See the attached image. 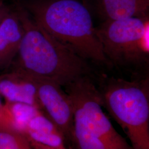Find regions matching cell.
<instances>
[{
    "label": "cell",
    "mask_w": 149,
    "mask_h": 149,
    "mask_svg": "<svg viewBox=\"0 0 149 149\" xmlns=\"http://www.w3.org/2000/svg\"><path fill=\"white\" fill-rule=\"evenodd\" d=\"M23 8L65 48L86 60L111 64L96 35L90 13L79 0H33Z\"/></svg>",
    "instance_id": "obj_1"
},
{
    "label": "cell",
    "mask_w": 149,
    "mask_h": 149,
    "mask_svg": "<svg viewBox=\"0 0 149 149\" xmlns=\"http://www.w3.org/2000/svg\"><path fill=\"white\" fill-rule=\"evenodd\" d=\"M24 34L10 69L54 80L62 86L90 76L87 61L65 48L37 24L22 7L17 8Z\"/></svg>",
    "instance_id": "obj_2"
},
{
    "label": "cell",
    "mask_w": 149,
    "mask_h": 149,
    "mask_svg": "<svg viewBox=\"0 0 149 149\" xmlns=\"http://www.w3.org/2000/svg\"><path fill=\"white\" fill-rule=\"evenodd\" d=\"M63 87L72 106L74 145L77 149H134L103 112L100 93L90 76Z\"/></svg>",
    "instance_id": "obj_3"
},
{
    "label": "cell",
    "mask_w": 149,
    "mask_h": 149,
    "mask_svg": "<svg viewBox=\"0 0 149 149\" xmlns=\"http://www.w3.org/2000/svg\"><path fill=\"white\" fill-rule=\"evenodd\" d=\"M95 83L102 107L122 128L134 149H149V79L128 81L102 76Z\"/></svg>",
    "instance_id": "obj_4"
},
{
    "label": "cell",
    "mask_w": 149,
    "mask_h": 149,
    "mask_svg": "<svg viewBox=\"0 0 149 149\" xmlns=\"http://www.w3.org/2000/svg\"><path fill=\"white\" fill-rule=\"evenodd\" d=\"M95 31L111 63H139L148 56V17L104 21Z\"/></svg>",
    "instance_id": "obj_5"
},
{
    "label": "cell",
    "mask_w": 149,
    "mask_h": 149,
    "mask_svg": "<svg viewBox=\"0 0 149 149\" xmlns=\"http://www.w3.org/2000/svg\"><path fill=\"white\" fill-rule=\"evenodd\" d=\"M25 74L36 87L41 111L63 134L66 144L74 145L73 109L63 87L55 81Z\"/></svg>",
    "instance_id": "obj_6"
},
{
    "label": "cell",
    "mask_w": 149,
    "mask_h": 149,
    "mask_svg": "<svg viewBox=\"0 0 149 149\" xmlns=\"http://www.w3.org/2000/svg\"><path fill=\"white\" fill-rule=\"evenodd\" d=\"M0 95L6 102L29 104L41 111L35 85L21 71L11 70L0 74Z\"/></svg>",
    "instance_id": "obj_7"
},
{
    "label": "cell",
    "mask_w": 149,
    "mask_h": 149,
    "mask_svg": "<svg viewBox=\"0 0 149 149\" xmlns=\"http://www.w3.org/2000/svg\"><path fill=\"white\" fill-rule=\"evenodd\" d=\"M23 34L18 12L11 8L0 25V71L10 69L18 52Z\"/></svg>",
    "instance_id": "obj_8"
},
{
    "label": "cell",
    "mask_w": 149,
    "mask_h": 149,
    "mask_svg": "<svg viewBox=\"0 0 149 149\" xmlns=\"http://www.w3.org/2000/svg\"><path fill=\"white\" fill-rule=\"evenodd\" d=\"M24 134L28 139L38 143L54 148L67 149L63 134L40 111L31 118Z\"/></svg>",
    "instance_id": "obj_9"
},
{
    "label": "cell",
    "mask_w": 149,
    "mask_h": 149,
    "mask_svg": "<svg viewBox=\"0 0 149 149\" xmlns=\"http://www.w3.org/2000/svg\"><path fill=\"white\" fill-rule=\"evenodd\" d=\"M105 21L148 17L149 0H98Z\"/></svg>",
    "instance_id": "obj_10"
},
{
    "label": "cell",
    "mask_w": 149,
    "mask_h": 149,
    "mask_svg": "<svg viewBox=\"0 0 149 149\" xmlns=\"http://www.w3.org/2000/svg\"><path fill=\"white\" fill-rule=\"evenodd\" d=\"M39 111L36 107L29 104L6 102L0 109V130L24 134L28 123Z\"/></svg>",
    "instance_id": "obj_11"
},
{
    "label": "cell",
    "mask_w": 149,
    "mask_h": 149,
    "mask_svg": "<svg viewBox=\"0 0 149 149\" xmlns=\"http://www.w3.org/2000/svg\"><path fill=\"white\" fill-rule=\"evenodd\" d=\"M0 149H33L24 134L8 130H0Z\"/></svg>",
    "instance_id": "obj_12"
},
{
    "label": "cell",
    "mask_w": 149,
    "mask_h": 149,
    "mask_svg": "<svg viewBox=\"0 0 149 149\" xmlns=\"http://www.w3.org/2000/svg\"><path fill=\"white\" fill-rule=\"evenodd\" d=\"M11 10V8L6 5L3 1L0 0V25Z\"/></svg>",
    "instance_id": "obj_13"
},
{
    "label": "cell",
    "mask_w": 149,
    "mask_h": 149,
    "mask_svg": "<svg viewBox=\"0 0 149 149\" xmlns=\"http://www.w3.org/2000/svg\"><path fill=\"white\" fill-rule=\"evenodd\" d=\"M29 141L31 143L33 149H59L54 148H52V147L48 146L43 145V144L38 143L34 141H33L32 140H29Z\"/></svg>",
    "instance_id": "obj_14"
},
{
    "label": "cell",
    "mask_w": 149,
    "mask_h": 149,
    "mask_svg": "<svg viewBox=\"0 0 149 149\" xmlns=\"http://www.w3.org/2000/svg\"><path fill=\"white\" fill-rule=\"evenodd\" d=\"M1 95H0V109L1 108V107H2V104H3V103H2V102H1Z\"/></svg>",
    "instance_id": "obj_15"
}]
</instances>
